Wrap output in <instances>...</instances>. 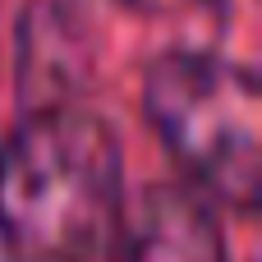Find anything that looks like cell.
<instances>
[{
    "label": "cell",
    "instance_id": "6da1fadb",
    "mask_svg": "<svg viewBox=\"0 0 262 262\" xmlns=\"http://www.w3.org/2000/svg\"><path fill=\"white\" fill-rule=\"evenodd\" d=\"M120 143L106 120L37 111L0 147V235L28 262H88L120 226Z\"/></svg>",
    "mask_w": 262,
    "mask_h": 262
},
{
    "label": "cell",
    "instance_id": "7a4b0ae2",
    "mask_svg": "<svg viewBox=\"0 0 262 262\" xmlns=\"http://www.w3.org/2000/svg\"><path fill=\"white\" fill-rule=\"evenodd\" d=\"M147 120L175 161L216 198L253 212L262 193V92L258 78L221 55H161L143 92Z\"/></svg>",
    "mask_w": 262,
    "mask_h": 262
},
{
    "label": "cell",
    "instance_id": "3957f363",
    "mask_svg": "<svg viewBox=\"0 0 262 262\" xmlns=\"http://www.w3.org/2000/svg\"><path fill=\"white\" fill-rule=\"evenodd\" d=\"M115 262H230L226 235L189 189H147L111 235Z\"/></svg>",
    "mask_w": 262,
    "mask_h": 262
}]
</instances>
